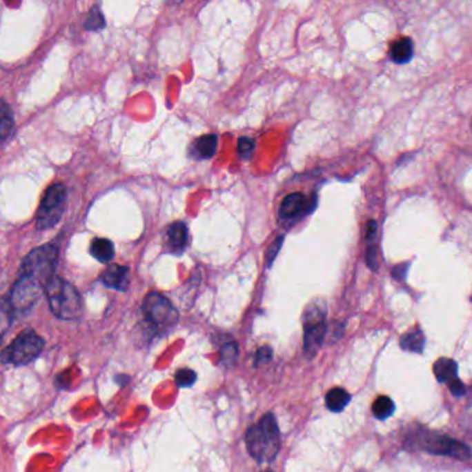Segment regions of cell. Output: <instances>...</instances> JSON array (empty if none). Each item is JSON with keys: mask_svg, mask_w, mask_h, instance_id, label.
<instances>
[{"mask_svg": "<svg viewBox=\"0 0 472 472\" xmlns=\"http://www.w3.org/2000/svg\"><path fill=\"white\" fill-rule=\"evenodd\" d=\"M239 359V346L235 342H227L220 348V363L226 368L235 366Z\"/></svg>", "mask_w": 472, "mask_h": 472, "instance_id": "7402d4cb", "label": "cell"}, {"mask_svg": "<svg viewBox=\"0 0 472 472\" xmlns=\"http://www.w3.org/2000/svg\"><path fill=\"white\" fill-rule=\"evenodd\" d=\"M327 309L323 302L311 304L304 313V349L309 359H312L322 348L327 337Z\"/></svg>", "mask_w": 472, "mask_h": 472, "instance_id": "5b68a950", "label": "cell"}, {"mask_svg": "<svg viewBox=\"0 0 472 472\" xmlns=\"http://www.w3.org/2000/svg\"><path fill=\"white\" fill-rule=\"evenodd\" d=\"M255 150V141L250 137H242L239 140V153L244 158H250Z\"/></svg>", "mask_w": 472, "mask_h": 472, "instance_id": "d4e9b609", "label": "cell"}, {"mask_svg": "<svg viewBox=\"0 0 472 472\" xmlns=\"http://www.w3.org/2000/svg\"><path fill=\"white\" fill-rule=\"evenodd\" d=\"M471 128H472V122H471Z\"/></svg>", "mask_w": 472, "mask_h": 472, "instance_id": "f546056e", "label": "cell"}, {"mask_svg": "<svg viewBox=\"0 0 472 472\" xmlns=\"http://www.w3.org/2000/svg\"><path fill=\"white\" fill-rule=\"evenodd\" d=\"M90 254L101 264H108L115 254L114 244L107 239H95L90 244Z\"/></svg>", "mask_w": 472, "mask_h": 472, "instance_id": "ac0fdd59", "label": "cell"}, {"mask_svg": "<svg viewBox=\"0 0 472 472\" xmlns=\"http://www.w3.org/2000/svg\"><path fill=\"white\" fill-rule=\"evenodd\" d=\"M264 472H272V471H264Z\"/></svg>", "mask_w": 472, "mask_h": 472, "instance_id": "f1b7e54d", "label": "cell"}, {"mask_svg": "<svg viewBox=\"0 0 472 472\" xmlns=\"http://www.w3.org/2000/svg\"><path fill=\"white\" fill-rule=\"evenodd\" d=\"M377 231H378V224L375 220H368L367 228H366V243H367V250H366V259L367 265L370 269L377 271L378 265V255H377Z\"/></svg>", "mask_w": 472, "mask_h": 472, "instance_id": "2e32d148", "label": "cell"}, {"mask_svg": "<svg viewBox=\"0 0 472 472\" xmlns=\"http://www.w3.org/2000/svg\"><path fill=\"white\" fill-rule=\"evenodd\" d=\"M176 384L180 386V388H187V386H191L195 380H197V374L193 371V370H188V368H181L176 373Z\"/></svg>", "mask_w": 472, "mask_h": 472, "instance_id": "cb8c5ba5", "label": "cell"}, {"mask_svg": "<svg viewBox=\"0 0 472 472\" xmlns=\"http://www.w3.org/2000/svg\"><path fill=\"white\" fill-rule=\"evenodd\" d=\"M43 287L45 286L37 282L35 279L20 275L9 297L8 305L10 309V315L24 316L30 313L32 308L37 305V302L39 301Z\"/></svg>", "mask_w": 472, "mask_h": 472, "instance_id": "8992f818", "label": "cell"}, {"mask_svg": "<svg viewBox=\"0 0 472 472\" xmlns=\"http://www.w3.org/2000/svg\"><path fill=\"white\" fill-rule=\"evenodd\" d=\"M101 282L114 290L118 291H125L129 286V269L125 266H119V265H112L108 266L103 275H101Z\"/></svg>", "mask_w": 472, "mask_h": 472, "instance_id": "30bf717a", "label": "cell"}, {"mask_svg": "<svg viewBox=\"0 0 472 472\" xmlns=\"http://www.w3.org/2000/svg\"><path fill=\"white\" fill-rule=\"evenodd\" d=\"M282 243H283V237H279V239L273 243V246L269 248V251L266 253L268 265H271V264L273 262V259L276 258V255H277V253H279V250H280V247H282Z\"/></svg>", "mask_w": 472, "mask_h": 472, "instance_id": "83f0119b", "label": "cell"}, {"mask_svg": "<svg viewBox=\"0 0 472 472\" xmlns=\"http://www.w3.org/2000/svg\"><path fill=\"white\" fill-rule=\"evenodd\" d=\"M0 114H2V117H0V135H2V140L6 141L8 137L13 135V129H14L13 112L6 104V101H2V110H0Z\"/></svg>", "mask_w": 472, "mask_h": 472, "instance_id": "44dd1931", "label": "cell"}, {"mask_svg": "<svg viewBox=\"0 0 472 472\" xmlns=\"http://www.w3.org/2000/svg\"><path fill=\"white\" fill-rule=\"evenodd\" d=\"M146 320L158 330L173 327L179 320V313L168 298L158 293H150L143 302Z\"/></svg>", "mask_w": 472, "mask_h": 472, "instance_id": "9c48e42d", "label": "cell"}, {"mask_svg": "<svg viewBox=\"0 0 472 472\" xmlns=\"http://www.w3.org/2000/svg\"><path fill=\"white\" fill-rule=\"evenodd\" d=\"M53 315L61 320H77L83 312L81 294L68 282L55 277L45 288Z\"/></svg>", "mask_w": 472, "mask_h": 472, "instance_id": "3957f363", "label": "cell"}, {"mask_svg": "<svg viewBox=\"0 0 472 472\" xmlns=\"http://www.w3.org/2000/svg\"><path fill=\"white\" fill-rule=\"evenodd\" d=\"M216 148H217V136L205 135L193 143L190 148V154L197 159H208L215 155Z\"/></svg>", "mask_w": 472, "mask_h": 472, "instance_id": "5bb4252c", "label": "cell"}, {"mask_svg": "<svg viewBox=\"0 0 472 472\" xmlns=\"http://www.w3.org/2000/svg\"><path fill=\"white\" fill-rule=\"evenodd\" d=\"M351 402V395L342 388H333L326 395V406L333 413L342 411Z\"/></svg>", "mask_w": 472, "mask_h": 472, "instance_id": "d6986e66", "label": "cell"}, {"mask_svg": "<svg viewBox=\"0 0 472 472\" xmlns=\"http://www.w3.org/2000/svg\"><path fill=\"white\" fill-rule=\"evenodd\" d=\"M45 341L32 330H26L21 333L3 352V362L16 366L28 364L35 360L42 349Z\"/></svg>", "mask_w": 472, "mask_h": 472, "instance_id": "52a82bcc", "label": "cell"}, {"mask_svg": "<svg viewBox=\"0 0 472 472\" xmlns=\"http://www.w3.org/2000/svg\"><path fill=\"white\" fill-rule=\"evenodd\" d=\"M414 46L410 38H402L396 41L391 48V59L396 64H406L413 59Z\"/></svg>", "mask_w": 472, "mask_h": 472, "instance_id": "e0dca14e", "label": "cell"}, {"mask_svg": "<svg viewBox=\"0 0 472 472\" xmlns=\"http://www.w3.org/2000/svg\"><path fill=\"white\" fill-rule=\"evenodd\" d=\"M406 447L413 450H422L435 455L451 457L460 461H466L472 455L471 449L447 435L428 429H417L406 437Z\"/></svg>", "mask_w": 472, "mask_h": 472, "instance_id": "7a4b0ae2", "label": "cell"}, {"mask_svg": "<svg viewBox=\"0 0 472 472\" xmlns=\"http://www.w3.org/2000/svg\"><path fill=\"white\" fill-rule=\"evenodd\" d=\"M433 374L437 382L449 385L458 380V364L453 359L440 357L433 364Z\"/></svg>", "mask_w": 472, "mask_h": 472, "instance_id": "4fadbf2b", "label": "cell"}, {"mask_svg": "<svg viewBox=\"0 0 472 472\" xmlns=\"http://www.w3.org/2000/svg\"><path fill=\"white\" fill-rule=\"evenodd\" d=\"M59 250L52 246H42L32 250L21 264L20 275L28 276L46 286L55 279Z\"/></svg>", "mask_w": 472, "mask_h": 472, "instance_id": "277c9868", "label": "cell"}, {"mask_svg": "<svg viewBox=\"0 0 472 472\" xmlns=\"http://www.w3.org/2000/svg\"><path fill=\"white\" fill-rule=\"evenodd\" d=\"M188 240L187 226L183 222H175L166 228V243L175 253H180L186 248Z\"/></svg>", "mask_w": 472, "mask_h": 472, "instance_id": "7c38bea8", "label": "cell"}, {"mask_svg": "<svg viewBox=\"0 0 472 472\" xmlns=\"http://www.w3.org/2000/svg\"><path fill=\"white\" fill-rule=\"evenodd\" d=\"M273 357V351L269 346H262L257 355H255V366H261V364H266L272 360Z\"/></svg>", "mask_w": 472, "mask_h": 472, "instance_id": "484cf974", "label": "cell"}, {"mask_svg": "<svg viewBox=\"0 0 472 472\" xmlns=\"http://www.w3.org/2000/svg\"><path fill=\"white\" fill-rule=\"evenodd\" d=\"M400 348L411 353H422L425 348V335L421 328L414 327L400 338Z\"/></svg>", "mask_w": 472, "mask_h": 472, "instance_id": "9a60e30c", "label": "cell"}, {"mask_svg": "<svg viewBox=\"0 0 472 472\" xmlns=\"http://www.w3.org/2000/svg\"><path fill=\"white\" fill-rule=\"evenodd\" d=\"M246 444L251 457L259 462H271L276 458L282 440L277 421L272 413L265 414L247 431Z\"/></svg>", "mask_w": 472, "mask_h": 472, "instance_id": "6da1fadb", "label": "cell"}, {"mask_svg": "<svg viewBox=\"0 0 472 472\" xmlns=\"http://www.w3.org/2000/svg\"><path fill=\"white\" fill-rule=\"evenodd\" d=\"M104 27V17H103V13L99 8H93L90 12H89V16H88V20L85 23V28L86 30H90V31H97L100 28Z\"/></svg>", "mask_w": 472, "mask_h": 472, "instance_id": "603a6c76", "label": "cell"}, {"mask_svg": "<svg viewBox=\"0 0 472 472\" xmlns=\"http://www.w3.org/2000/svg\"><path fill=\"white\" fill-rule=\"evenodd\" d=\"M308 208V199L301 193L287 195L280 206V216L283 219H294L302 215Z\"/></svg>", "mask_w": 472, "mask_h": 472, "instance_id": "8fae6325", "label": "cell"}, {"mask_svg": "<svg viewBox=\"0 0 472 472\" xmlns=\"http://www.w3.org/2000/svg\"><path fill=\"white\" fill-rule=\"evenodd\" d=\"M67 204V190L57 183L48 188L37 213V227L39 230L52 228L61 219Z\"/></svg>", "mask_w": 472, "mask_h": 472, "instance_id": "ba28073f", "label": "cell"}, {"mask_svg": "<svg viewBox=\"0 0 472 472\" xmlns=\"http://www.w3.org/2000/svg\"><path fill=\"white\" fill-rule=\"evenodd\" d=\"M449 389H450V392H451L454 396H457V397L464 396L465 392H466L465 385H464L460 380H455V381H453L451 384H449Z\"/></svg>", "mask_w": 472, "mask_h": 472, "instance_id": "4316f807", "label": "cell"}, {"mask_svg": "<svg viewBox=\"0 0 472 472\" xmlns=\"http://www.w3.org/2000/svg\"><path fill=\"white\" fill-rule=\"evenodd\" d=\"M373 414L378 420H386L395 413V403L389 396H380L373 403Z\"/></svg>", "mask_w": 472, "mask_h": 472, "instance_id": "ffe728a7", "label": "cell"}]
</instances>
